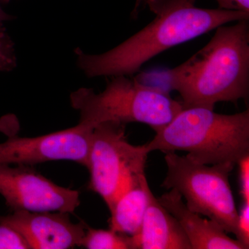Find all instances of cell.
I'll return each instance as SVG.
<instances>
[{"label": "cell", "instance_id": "obj_12", "mask_svg": "<svg viewBox=\"0 0 249 249\" xmlns=\"http://www.w3.org/2000/svg\"><path fill=\"white\" fill-rule=\"evenodd\" d=\"M152 196L146 177L142 175L121 195L109 210V229L130 236L137 234Z\"/></svg>", "mask_w": 249, "mask_h": 249}, {"label": "cell", "instance_id": "obj_7", "mask_svg": "<svg viewBox=\"0 0 249 249\" xmlns=\"http://www.w3.org/2000/svg\"><path fill=\"white\" fill-rule=\"evenodd\" d=\"M0 195L13 211L70 214L80 204L79 192L55 184L30 165L0 164Z\"/></svg>", "mask_w": 249, "mask_h": 249}, {"label": "cell", "instance_id": "obj_11", "mask_svg": "<svg viewBox=\"0 0 249 249\" xmlns=\"http://www.w3.org/2000/svg\"><path fill=\"white\" fill-rule=\"evenodd\" d=\"M132 238L133 249H192L178 220L154 195L142 226Z\"/></svg>", "mask_w": 249, "mask_h": 249}, {"label": "cell", "instance_id": "obj_1", "mask_svg": "<svg viewBox=\"0 0 249 249\" xmlns=\"http://www.w3.org/2000/svg\"><path fill=\"white\" fill-rule=\"evenodd\" d=\"M155 19L120 45L101 54L74 50L78 68L88 78L132 76L161 52L227 23L249 19V13L196 7L183 0H145Z\"/></svg>", "mask_w": 249, "mask_h": 249}, {"label": "cell", "instance_id": "obj_6", "mask_svg": "<svg viewBox=\"0 0 249 249\" xmlns=\"http://www.w3.org/2000/svg\"><path fill=\"white\" fill-rule=\"evenodd\" d=\"M146 144L133 145L125 135V124L106 121L94 126L88 169L89 189L97 193L111 210L118 198L145 175Z\"/></svg>", "mask_w": 249, "mask_h": 249}, {"label": "cell", "instance_id": "obj_17", "mask_svg": "<svg viewBox=\"0 0 249 249\" xmlns=\"http://www.w3.org/2000/svg\"><path fill=\"white\" fill-rule=\"evenodd\" d=\"M240 173V193L244 201L249 202V155L239 160Z\"/></svg>", "mask_w": 249, "mask_h": 249}, {"label": "cell", "instance_id": "obj_19", "mask_svg": "<svg viewBox=\"0 0 249 249\" xmlns=\"http://www.w3.org/2000/svg\"><path fill=\"white\" fill-rule=\"evenodd\" d=\"M219 9L249 13V0H215Z\"/></svg>", "mask_w": 249, "mask_h": 249}, {"label": "cell", "instance_id": "obj_21", "mask_svg": "<svg viewBox=\"0 0 249 249\" xmlns=\"http://www.w3.org/2000/svg\"><path fill=\"white\" fill-rule=\"evenodd\" d=\"M183 1H186V2L191 3V4H195L196 0H183Z\"/></svg>", "mask_w": 249, "mask_h": 249}, {"label": "cell", "instance_id": "obj_4", "mask_svg": "<svg viewBox=\"0 0 249 249\" xmlns=\"http://www.w3.org/2000/svg\"><path fill=\"white\" fill-rule=\"evenodd\" d=\"M70 103L79 112L81 124L93 127L106 121L142 123L155 132L169 124L183 108L166 89L124 75L111 76L102 92L85 88L73 91Z\"/></svg>", "mask_w": 249, "mask_h": 249}, {"label": "cell", "instance_id": "obj_9", "mask_svg": "<svg viewBox=\"0 0 249 249\" xmlns=\"http://www.w3.org/2000/svg\"><path fill=\"white\" fill-rule=\"evenodd\" d=\"M0 224L19 232L30 249H68L80 247L88 226L74 224L67 213L16 211L0 216Z\"/></svg>", "mask_w": 249, "mask_h": 249}, {"label": "cell", "instance_id": "obj_20", "mask_svg": "<svg viewBox=\"0 0 249 249\" xmlns=\"http://www.w3.org/2000/svg\"><path fill=\"white\" fill-rule=\"evenodd\" d=\"M2 4L0 1V27L1 26H4V22H6V21H10L12 20L13 19H14V16H11V15L6 14V12L3 10L2 8H1V5Z\"/></svg>", "mask_w": 249, "mask_h": 249}, {"label": "cell", "instance_id": "obj_10", "mask_svg": "<svg viewBox=\"0 0 249 249\" xmlns=\"http://www.w3.org/2000/svg\"><path fill=\"white\" fill-rule=\"evenodd\" d=\"M157 199L178 220L192 249H247L240 241L229 237L215 223L188 209L176 190L170 189Z\"/></svg>", "mask_w": 249, "mask_h": 249}, {"label": "cell", "instance_id": "obj_13", "mask_svg": "<svg viewBox=\"0 0 249 249\" xmlns=\"http://www.w3.org/2000/svg\"><path fill=\"white\" fill-rule=\"evenodd\" d=\"M80 247L88 249H133L132 236L115 231L87 227Z\"/></svg>", "mask_w": 249, "mask_h": 249}, {"label": "cell", "instance_id": "obj_14", "mask_svg": "<svg viewBox=\"0 0 249 249\" xmlns=\"http://www.w3.org/2000/svg\"><path fill=\"white\" fill-rule=\"evenodd\" d=\"M17 67L15 43L4 26L0 27V72L12 71Z\"/></svg>", "mask_w": 249, "mask_h": 249}, {"label": "cell", "instance_id": "obj_16", "mask_svg": "<svg viewBox=\"0 0 249 249\" xmlns=\"http://www.w3.org/2000/svg\"><path fill=\"white\" fill-rule=\"evenodd\" d=\"M237 240L242 242L246 248H249V202L244 201L237 219Z\"/></svg>", "mask_w": 249, "mask_h": 249}, {"label": "cell", "instance_id": "obj_2", "mask_svg": "<svg viewBox=\"0 0 249 249\" xmlns=\"http://www.w3.org/2000/svg\"><path fill=\"white\" fill-rule=\"evenodd\" d=\"M249 19L217 28L209 43L178 67L159 72L183 107L214 109L219 102L237 103L249 95Z\"/></svg>", "mask_w": 249, "mask_h": 249}, {"label": "cell", "instance_id": "obj_8", "mask_svg": "<svg viewBox=\"0 0 249 249\" xmlns=\"http://www.w3.org/2000/svg\"><path fill=\"white\" fill-rule=\"evenodd\" d=\"M94 126L74 127L36 137H9L0 143V164L31 165L67 160L88 168Z\"/></svg>", "mask_w": 249, "mask_h": 249}, {"label": "cell", "instance_id": "obj_22", "mask_svg": "<svg viewBox=\"0 0 249 249\" xmlns=\"http://www.w3.org/2000/svg\"><path fill=\"white\" fill-rule=\"evenodd\" d=\"M0 1H1V4H7V3H9L10 0H0Z\"/></svg>", "mask_w": 249, "mask_h": 249}, {"label": "cell", "instance_id": "obj_5", "mask_svg": "<svg viewBox=\"0 0 249 249\" xmlns=\"http://www.w3.org/2000/svg\"><path fill=\"white\" fill-rule=\"evenodd\" d=\"M165 161L167 173L162 186L176 190L191 211L236 236L238 211L229 182L235 165L202 164L175 152H165Z\"/></svg>", "mask_w": 249, "mask_h": 249}, {"label": "cell", "instance_id": "obj_18", "mask_svg": "<svg viewBox=\"0 0 249 249\" xmlns=\"http://www.w3.org/2000/svg\"><path fill=\"white\" fill-rule=\"evenodd\" d=\"M20 129V124L17 116L7 114L0 118V132L9 137L18 135Z\"/></svg>", "mask_w": 249, "mask_h": 249}, {"label": "cell", "instance_id": "obj_3", "mask_svg": "<svg viewBox=\"0 0 249 249\" xmlns=\"http://www.w3.org/2000/svg\"><path fill=\"white\" fill-rule=\"evenodd\" d=\"M146 144L150 152L178 150L206 165L231 163L249 155V109L222 114L205 107L183 108Z\"/></svg>", "mask_w": 249, "mask_h": 249}, {"label": "cell", "instance_id": "obj_15", "mask_svg": "<svg viewBox=\"0 0 249 249\" xmlns=\"http://www.w3.org/2000/svg\"><path fill=\"white\" fill-rule=\"evenodd\" d=\"M30 249L25 240L12 228L0 224V249Z\"/></svg>", "mask_w": 249, "mask_h": 249}]
</instances>
